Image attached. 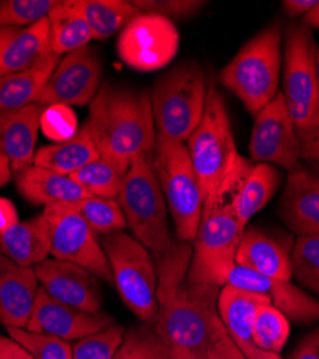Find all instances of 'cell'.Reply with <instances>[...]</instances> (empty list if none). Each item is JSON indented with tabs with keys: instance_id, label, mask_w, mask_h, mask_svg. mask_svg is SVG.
Wrapping results in <instances>:
<instances>
[{
	"instance_id": "cell-1",
	"label": "cell",
	"mask_w": 319,
	"mask_h": 359,
	"mask_svg": "<svg viewBox=\"0 0 319 359\" xmlns=\"http://www.w3.org/2000/svg\"><path fill=\"white\" fill-rule=\"evenodd\" d=\"M190 243H177L157 269V319L153 325L174 359H245L219 315L222 287L187 279Z\"/></svg>"
},
{
	"instance_id": "cell-2",
	"label": "cell",
	"mask_w": 319,
	"mask_h": 359,
	"mask_svg": "<svg viewBox=\"0 0 319 359\" xmlns=\"http://www.w3.org/2000/svg\"><path fill=\"white\" fill-rule=\"evenodd\" d=\"M88 127L100 157L127 172L140 157H151L156 124L147 89L105 82L90 104Z\"/></svg>"
},
{
	"instance_id": "cell-3",
	"label": "cell",
	"mask_w": 319,
	"mask_h": 359,
	"mask_svg": "<svg viewBox=\"0 0 319 359\" xmlns=\"http://www.w3.org/2000/svg\"><path fill=\"white\" fill-rule=\"evenodd\" d=\"M186 147L200 186L203 210L233 197L253 168L252 161L238 153L226 104L215 83L208 86L205 114Z\"/></svg>"
},
{
	"instance_id": "cell-4",
	"label": "cell",
	"mask_w": 319,
	"mask_h": 359,
	"mask_svg": "<svg viewBox=\"0 0 319 359\" xmlns=\"http://www.w3.org/2000/svg\"><path fill=\"white\" fill-rule=\"evenodd\" d=\"M282 26L273 23L246 42L220 71L219 81L250 115H257L278 94L282 65Z\"/></svg>"
},
{
	"instance_id": "cell-5",
	"label": "cell",
	"mask_w": 319,
	"mask_h": 359,
	"mask_svg": "<svg viewBox=\"0 0 319 359\" xmlns=\"http://www.w3.org/2000/svg\"><path fill=\"white\" fill-rule=\"evenodd\" d=\"M118 203L127 226L146 248L156 263L167 257L179 242L171 238L167 222V204L151 157L137 158L125 174Z\"/></svg>"
},
{
	"instance_id": "cell-6",
	"label": "cell",
	"mask_w": 319,
	"mask_h": 359,
	"mask_svg": "<svg viewBox=\"0 0 319 359\" xmlns=\"http://www.w3.org/2000/svg\"><path fill=\"white\" fill-rule=\"evenodd\" d=\"M208 86L205 72L194 61L161 75L150 94L157 135L187 142L205 114Z\"/></svg>"
},
{
	"instance_id": "cell-7",
	"label": "cell",
	"mask_w": 319,
	"mask_h": 359,
	"mask_svg": "<svg viewBox=\"0 0 319 359\" xmlns=\"http://www.w3.org/2000/svg\"><path fill=\"white\" fill-rule=\"evenodd\" d=\"M108 259L114 285L125 306L142 322L157 319V269L153 255L124 230L102 234L100 241Z\"/></svg>"
},
{
	"instance_id": "cell-8",
	"label": "cell",
	"mask_w": 319,
	"mask_h": 359,
	"mask_svg": "<svg viewBox=\"0 0 319 359\" xmlns=\"http://www.w3.org/2000/svg\"><path fill=\"white\" fill-rule=\"evenodd\" d=\"M151 165L180 242H194L203 217V198L187 147L157 135Z\"/></svg>"
},
{
	"instance_id": "cell-9",
	"label": "cell",
	"mask_w": 319,
	"mask_h": 359,
	"mask_svg": "<svg viewBox=\"0 0 319 359\" xmlns=\"http://www.w3.org/2000/svg\"><path fill=\"white\" fill-rule=\"evenodd\" d=\"M231 198L203 210L187 272L190 282L223 287L236 266V253L243 231Z\"/></svg>"
},
{
	"instance_id": "cell-10",
	"label": "cell",
	"mask_w": 319,
	"mask_h": 359,
	"mask_svg": "<svg viewBox=\"0 0 319 359\" xmlns=\"http://www.w3.org/2000/svg\"><path fill=\"white\" fill-rule=\"evenodd\" d=\"M297 133L302 131L319 109L316 43L312 29L291 23L285 29L282 93Z\"/></svg>"
},
{
	"instance_id": "cell-11",
	"label": "cell",
	"mask_w": 319,
	"mask_h": 359,
	"mask_svg": "<svg viewBox=\"0 0 319 359\" xmlns=\"http://www.w3.org/2000/svg\"><path fill=\"white\" fill-rule=\"evenodd\" d=\"M42 215L49 224L53 259L75 263L95 278L114 285L111 267L97 233L86 224L71 203L46 205Z\"/></svg>"
},
{
	"instance_id": "cell-12",
	"label": "cell",
	"mask_w": 319,
	"mask_h": 359,
	"mask_svg": "<svg viewBox=\"0 0 319 359\" xmlns=\"http://www.w3.org/2000/svg\"><path fill=\"white\" fill-rule=\"evenodd\" d=\"M180 35L174 23L163 16L141 13L120 34L117 50L121 61L140 72L158 71L177 55Z\"/></svg>"
},
{
	"instance_id": "cell-13",
	"label": "cell",
	"mask_w": 319,
	"mask_h": 359,
	"mask_svg": "<svg viewBox=\"0 0 319 359\" xmlns=\"http://www.w3.org/2000/svg\"><path fill=\"white\" fill-rule=\"evenodd\" d=\"M249 154L257 164L280 165L289 172L302 167L297 128L280 93L256 115Z\"/></svg>"
},
{
	"instance_id": "cell-14",
	"label": "cell",
	"mask_w": 319,
	"mask_h": 359,
	"mask_svg": "<svg viewBox=\"0 0 319 359\" xmlns=\"http://www.w3.org/2000/svg\"><path fill=\"white\" fill-rule=\"evenodd\" d=\"M102 62L95 49L85 46L71 52L56 65L36 104L42 107L88 105L101 86Z\"/></svg>"
},
{
	"instance_id": "cell-15",
	"label": "cell",
	"mask_w": 319,
	"mask_h": 359,
	"mask_svg": "<svg viewBox=\"0 0 319 359\" xmlns=\"http://www.w3.org/2000/svg\"><path fill=\"white\" fill-rule=\"evenodd\" d=\"M115 319L107 312H83L49 296L39 286L27 331L60 338L67 342L79 341L112 326Z\"/></svg>"
},
{
	"instance_id": "cell-16",
	"label": "cell",
	"mask_w": 319,
	"mask_h": 359,
	"mask_svg": "<svg viewBox=\"0 0 319 359\" xmlns=\"http://www.w3.org/2000/svg\"><path fill=\"white\" fill-rule=\"evenodd\" d=\"M35 272L41 287L56 301L83 312L101 311V293L95 276L86 269L60 259H46Z\"/></svg>"
},
{
	"instance_id": "cell-17",
	"label": "cell",
	"mask_w": 319,
	"mask_h": 359,
	"mask_svg": "<svg viewBox=\"0 0 319 359\" xmlns=\"http://www.w3.org/2000/svg\"><path fill=\"white\" fill-rule=\"evenodd\" d=\"M226 285L269 296L272 305L297 323L309 325L319 320L318 299L287 280L268 278L236 264L230 272Z\"/></svg>"
},
{
	"instance_id": "cell-18",
	"label": "cell",
	"mask_w": 319,
	"mask_h": 359,
	"mask_svg": "<svg viewBox=\"0 0 319 359\" xmlns=\"http://www.w3.org/2000/svg\"><path fill=\"white\" fill-rule=\"evenodd\" d=\"M272 304L266 294L253 293L224 285L219 294V315L245 359H282L279 353L262 351L253 342V319L256 311Z\"/></svg>"
},
{
	"instance_id": "cell-19",
	"label": "cell",
	"mask_w": 319,
	"mask_h": 359,
	"mask_svg": "<svg viewBox=\"0 0 319 359\" xmlns=\"http://www.w3.org/2000/svg\"><path fill=\"white\" fill-rule=\"evenodd\" d=\"M292 241L259 227L245 230L236 253V264L268 278L292 279Z\"/></svg>"
},
{
	"instance_id": "cell-20",
	"label": "cell",
	"mask_w": 319,
	"mask_h": 359,
	"mask_svg": "<svg viewBox=\"0 0 319 359\" xmlns=\"http://www.w3.org/2000/svg\"><path fill=\"white\" fill-rule=\"evenodd\" d=\"M43 111L45 107L35 102L0 112V153L8 158L15 175L34 165Z\"/></svg>"
},
{
	"instance_id": "cell-21",
	"label": "cell",
	"mask_w": 319,
	"mask_h": 359,
	"mask_svg": "<svg viewBox=\"0 0 319 359\" xmlns=\"http://www.w3.org/2000/svg\"><path fill=\"white\" fill-rule=\"evenodd\" d=\"M38 290L35 269L19 266L0 252V320L6 327H26Z\"/></svg>"
},
{
	"instance_id": "cell-22",
	"label": "cell",
	"mask_w": 319,
	"mask_h": 359,
	"mask_svg": "<svg viewBox=\"0 0 319 359\" xmlns=\"http://www.w3.org/2000/svg\"><path fill=\"white\" fill-rule=\"evenodd\" d=\"M279 216L298 236L319 233V174L305 167L289 172Z\"/></svg>"
},
{
	"instance_id": "cell-23",
	"label": "cell",
	"mask_w": 319,
	"mask_h": 359,
	"mask_svg": "<svg viewBox=\"0 0 319 359\" xmlns=\"http://www.w3.org/2000/svg\"><path fill=\"white\" fill-rule=\"evenodd\" d=\"M19 193L32 204L50 205L57 203H75L91 197L69 175L31 165L15 175Z\"/></svg>"
},
{
	"instance_id": "cell-24",
	"label": "cell",
	"mask_w": 319,
	"mask_h": 359,
	"mask_svg": "<svg viewBox=\"0 0 319 359\" xmlns=\"http://www.w3.org/2000/svg\"><path fill=\"white\" fill-rule=\"evenodd\" d=\"M0 252L19 266L34 267L50 255L49 224L43 215L0 231Z\"/></svg>"
},
{
	"instance_id": "cell-25",
	"label": "cell",
	"mask_w": 319,
	"mask_h": 359,
	"mask_svg": "<svg viewBox=\"0 0 319 359\" xmlns=\"http://www.w3.org/2000/svg\"><path fill=\"white\" fill-rule=\"evenodd\" d=\"M98 158L100 153L93 141L88 123H85L72 138L42 147L35 154L34 164L64 175H71Z\"/></svg>"
},
{
	"instance_id": "cell-26",
	"label": "cell",
	"mask_w": 319,
	"mask_h": 359,
	"mask_svg": "<svg viewBox=\"0 0 319 359\" xmlns=\"http://www.w3.org/2000/svg\"><path fill=\"white\" fill-rule=\"evenodd\" d=\"M49 53L61 56L88 46L93 39L78 0H65L49 12Z\"/></svg>"
},
{
	"instance_id": "cell-27",
	"label": "cell",
	"mask_w": 319,
	"mask_h": 359,
	"mask_svg": "<svg viewBox=\"0 0 319 359\" xmlns=\"http://www.w3.org/2000/svg\"><path fill=\"white\" fill-rule=\"evenodd\" d=\"M60 61L50 53L32 68L0 78V112L35 104Z\"/></svg>"
},
{
	"instance_id": "cell-28",
	"label": "cell",
	"mask_w": 319,
	"mask_h": 359,
	"mask_svg": "<svg viewBox=\"0 0 319 359\" xmlns=\"http://www.w3.org/2000/svg\"><path fill=\"white\" fill-rule=\"evenodd\" d=\"M49 53V20L20 29L0 56V78L35 67Z\"/></svg>"
},
{
	"instance_id": "cell-29",
	"label": "cell",
	"mask_w": 319,
	"mask_h": 359,
	"mask_svg": "<svg viewBox=\"0 0 319 359\" xmlns=\"http://www.w3.org/2000/svg\"><path fill=\"white\" fill-rule=\"evenodd\" d=\"M280 183L279 171L271 164H256L253 165L249 175L233 194L235 213L242 231L245 233L249 220L264 208Z\"/></svg>"
},
{
	"instance_id": "cell-30",
	"label": "cell",
	"mask_w": 319,
	"mask_h": 359,
	"mask_svg": "<svg viewBox=\"0 0 319 359\" xmlns=\"http://www.w3.org/2000/svg\"><path fill=\"white\" fill-rule=\"evenodd\" d=\"M78 6L95 41L111 38L142 13L133 2L124 0H78Z\"/></svg>"
},
{
	"instance_id": "cell-31",
	"label": "cell",
	"mask_w": 319,
	"mask_h": 359,
	"mask_svg": "<svg viewBox=\"0 0 319 359\" xmlns=\"http://www.w3.org/2000/svg\"><path fill=\"white\" fill-rule=\"evenodd\" d=\"M125 174L111 161L100 157L72 172L69 177L91 196L102 198H118Z\"/></svg>"
},
{
	"instance_id": "cell-32",
	"label": "cell",
	"mask_w": 319,
	"mask_h": 359,
	"mask_svg": "<svg viewBox=\"0 0 319 359\" xmlns=\"http://www.w3.org/2000/svg\"><path fill=\"white\" fill-rule=\"evenodd\" d=\"M71 204L97 234L102 236L127 227L125 216L117 198L91 196Z\"/></svg>"
},
{
	"instance_id": "cell-33",
	"label": "cell",
	"mask_w": 319,
	"mask_h": 359,
	"mask_svg": "<svg viewBox=\"0 0 319 359\" xmlns=\"http://www.w3.org/2000/svg\"><path fill=\"white\" fill-rule=\"evenodd\" d=\"M289 320L272 304L262 305L253 319V342L266 352L279 353L289 337Z\"/></svg>"
},
{
	"instance_id": "cell-34",
	"label": "cell",
	"mask_w": 319,
	"mask_h": 359,
	"mask_svg": "<svg viewBox=\"0 0 319 359\" xmlns=\"http://www.w3.org/2000/svg\"><path fill=\"white\" fill-rule=\"evenodd\" d=\"M114 359H174L165 344L149 326L131 327L125 331L123 344Z\"/></svg>"
},
{
	"instance_id": "cell-35",
	"label": "cell",
	"mask_w": 319,
	"mask_h": 359,
	"mask_svg": "<svg viewBox=\"0 0 319 359\" xmlns=\"http://www.w3.org/2000/svg\"><path fill=\"white\" fill-rule=\"evenodd\" d=\"M292 276L319 294V233L298 236L292 249Z\"/></svg>"
},
{
	"instance_id": "cell-36",
	"label": "cell",
	"mask_w": 319,
	"mask_h": 359,
	"mask_svg": "<svg viewBox=\"0 0 319 359\" xmlns=\"http://www.w3.org/2000/svg\"><path fill=\"white\" fill-rule=\"evenodd\" d=\"M56 5V0H0V29L35 25Z\"/></svg>"
},
{
	"instance_id": "cell-37",
	"label": "cell",
	"mask_w": 319,
	"mask_h": 359,
	"mask_svg": "<svg viewBox=\"0 0 319 359\" xmlns=\"http://www.w3.org/2000/svg\"><path fill=\"white\" fill-rule=\"evenodd\" d=\"M9 337L20 344L35 359H74L72 346L60 338L27 331L26 327H8Z\"/></svg>"
},
{
	"instance_id": "cell-38",
	"label": "cell",
	"mask_w": 319,
	"mask_h": 359,
	"mask_svg": "<svg viewBox=\"0 0 319 359\" xmlns=\"http://www.w3.org/2000/svg\"><path fill=\"white\" fill-rule=\"evenodd\" d=\"M125 335V327L112 325L104 331L79 339L72 346L74 359H114Z\"/></svg>"
},
{
	"instance_id": "cell-39",
	"label": "cell",
	"mask_w": 319,
	"mask_h": 359,
	"mask_svg": "<svg viewBox=\"0 0 319 359\" xmlns=\"http://www.w3.org/2000/svg\"><path fill=\"white\" fill-rule=\"evenodd\" d=\"M41 130L53 142H64L72 138L78 128V119L71 107L50 105L45 107L41 119Z\"/></svg>"
},
{
	"instance_id": "cell-40",
	"label": "cell",
	"mask_w": 319,
	"mask_h": 359,
	"mask_svg": "<svg viewBox=\"0 0 319 359\" xmlns=\"http://www.w3.org/2000/svg\"><path fill=\"white\" fill-rule=\"evenodd\" d=\"M133 5L142 13L158 15L172 22L194 16L208 4L200 0H134Z\"/></svg>"
},
{
	"instance_id": "cell-41",
	"label": "cell",
	"mask_w": 319,
	"mask_h": 359,
	"mask_svg": "<svg viewBox=\"0 0 319 359\" xmlns=\"http://www.w3.org/2000/svg\"><path fill=\"white\" fill-rule=\"evenodd\" d=\"M301 144V158L306 161L319 160V109L306 128L297 133Z\"/></svg>"
},
{
	"instance_id": "cell-42",
	"label": "cell",
	"mask_w": 319,
	"mask_h": 359,
	"mask_svg": "<svg viewBox=\"0 0 319 359\" xmlns=\"http://www.w3.org/2000/svg\"><path fill=\"white\" fill-rule=\"evenodd\" d=\"M287 359H319V327L306 335Z\"/></svg>"
},
{
	"instance_id": "cell-43",
	"label": "cell",
	"mask_w": 319,
	"mask_h": 359,
	"mask_svg": "<svg viewBox=\"0 0 319 359\" xmlns=\"http://www.w3.org/2000/svg\"><path fill=\"white\" fill-rule=\"evenodd\" d=\"M0 359H35L20 344L0 335Z\"/></svg>"
},
{
	"instance_id": "cell-44",
	"label": "cell",
	"mask_w": 319,
	"mask_h": 359,
	"mask_svg": "<svg viewBox=\"0 0 319 359\" xmlns=\"http://www.w3.org/2000/svg\"><path fill=\"white\" fill-rule=\"evenodd\" d=\"M319 0H285L282 2V9L289 18H299L308 15Z\"/></svg>"
},
{
	"instance_id": "cell-45",
	"label": "cell",
	"mask_w": 319,
	"mask_h": 359,
	"mask_svg": "<svg viewBox=\"0 0 319 359\" xmlns=\"http://www.w3.org/2000/svg\"><path fill=\"white\" fill-rule=\"evenodd\" d=\"M16 223H19V220L15 204L8 198L0 197V231L12 227Z\"/></svg>"
},
{
	"instance_id": "cell-46",
	"label": "cell",
	"mask_w": 319,
	"mask_h": 359,
	"mask_svg": "<svg viewBox=\"0 0 319 359\" xmlns=\"http://www.w3.org/2000/svg\"><path fill=\"white\" fill-rule=\"evenodd\" d=\"M20 32L19 27H2L0 29V56L9 45V42Z\"/></svg>"
},
{
	"instance_id": "cell-47",
	"label": "cell",
	"mask_w": 319,
	"mask_h": 359,
	"mask_svg": "<svg viewBox=\"0 0 319 359\" xmlns=\"http://www.w3.org/2000/svg\"><path fill=\"white\" fill-rule=\"evenodd\" d=\"M12 178V170L8 158L0 153V187L8 184Z\"/></svg>"
},
{
	"instance_id": "cell-48",
	"label": "cell",
	"mask_w": 319,
	"mask_h": 359,
	"mask_svg": "<svg viewBox=\"0 0 319 359\" xmlns=\"http://www.w3.org/2000/svg\"><path fill=\"white\" fill-rule=\"evenodd\" d=\"M302 23L311 29H319V4L308 15L304 16Z\"/></svg>"
},
{
	"instance_id": "cell-49",
	"label": "cell",
	"mask_w": 319,
	"mask_h": 359,
	"mask_svg": "<svg viewBox=\"0 0 319 359\" xmlns=\"http://www.w3.org/2000/svg\"><path fill=\"white\" fill-rule=\"evenodd\" d=\"M316 78H318V86H319V46H316Z\"/></svg>"
},
{
	"instance_id": "cell-50",
	"label": "cell",
	"mask_w": 319,
	"mask_h": 359,
	"mask_svg": "<svg viewBox=\"0 0 319 359\" xmlns=\"http://www.w3.org/2000/svg\"><path fill=\"white\" fill-rule=\"evenodd\" d=\"M309 163H311L312 168L316 171V174H319V160L318 161H309Z\"/></svg>"
}]
</instances>
